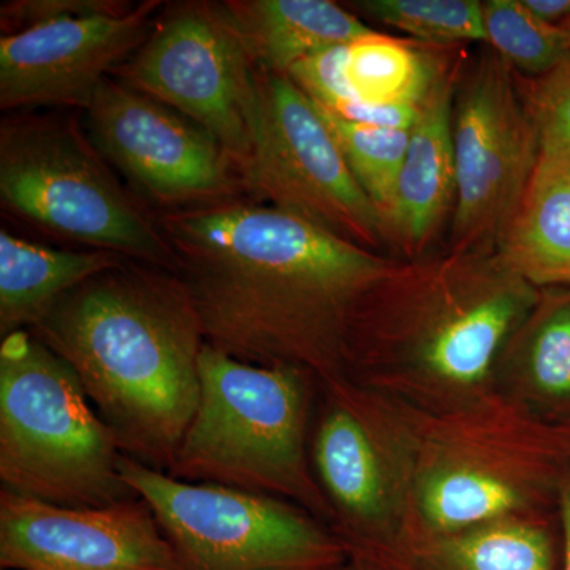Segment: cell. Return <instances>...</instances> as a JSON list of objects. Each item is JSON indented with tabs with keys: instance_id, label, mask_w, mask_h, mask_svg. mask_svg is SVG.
I'll use <instances>...</instances> for the list:
<instances>
[{
	"instance_id": "cell-1",
	"label": "cell",
	"mask_w": 570,
	"mask_h": 570,
	"mask_svg": "<svg viewBox=\"0 0 570 570\" xmlns=\"http://www.w3.org/2000/svg\"><path fill=\"white\" fill-rule=\"evenodd\" d=\"M206 344L258 366L347 379V341L367 292L396 262L276 206L223 200L160 219Z\"/></svg>"
},
{
	"instance_id": "cell-2",
	"label": "cell",
	"mask_w": 570,
	"mask_h": 570,
	"mask_svg": "<svg viewBox=\"0 0 570 570\" xmlns=\"http://www.w3.org/2000/svg\"><path fill=\"white\" fill-rule=\"evenodd\" d=\"M324 392L376 438L395 474L401 531L453 534L508 517L558 513L570 472L564 426L498 390L442 407L347 381Z\"/></svg>"
},
{
	"instance_id": "cell-3",
	"label": "cell",
	"mask_w": 570,
	"mask_h": 570,
	"mask_svg": "<svg viewBox=\"0 0 570 570\" xmlns=\"http://www.w3.org/2000/svg\"><path fill=\"white\" fill-rule=\"evenodd\" d=\"M31 333L73 367L122 455L167 472L200 401L206 344L183 281L124 261L63 296Z\"/></svg>"
},
{
	"instance_id": "cell-4",
	"label": "cell",
	"mask_w": 570,
	"mask_h": 570,
	"mask_svg": "<svg viewBox=\"0 0 570 570\" xmlns=\"http://www.w3.org/2000/svg\"><path fill=\"white\" fill-rule=\"evenodd\" d=\"M540 292L497 250L396 262L356 311L347 382L426 407L487 395Z\"/></svg>"
},
{
	"instance_id": "cell-5",
	"label": "cell",
	"mask_w": 570,
	"mask_h": 570,
	"mask_svg": "<svg viewBox=\"0 0 570 570\" xmlns=\"http://www.w3.org/2000/svg\"><path fill=\"white\" fill-rule=\"evenodd\" d=\"M318 393L306 371L250 365L205 344L200 401L167 474L283 499L332 530L335 512L311 461Z\"/></svg>"
},
{
	"instance_id": "cell-6",
	"label": "cell",
	"mask_w": 570,
	"mask_h": 570,
	"mask_svg": "<svg viewBox=\"0 0 570 570\" xmlns=\"http://www.w3.org/2000/svg\"><path fill=\"white\" fill-rule=\"evenodd\" d=\"M122 452L73 367L31 332L0 344L2 490L63 508H105L137 498Z\"/></svg>"
},
{
	"instance_id": "cell-7",
	"label": "cell",
	"mask_w": 570,
	"mask_h": 570,
	"mask_svg": "<svg viewBox=\"0 0 570 570\" xmlns=\"http://www.w3.org/2000/svg\"><path fill=\"white\" fill-rule=\"evenodd\" d=\"M102 159L70 121L6 119L0 200L51 234L175 273V250L163 227L135 204Z\"/></svg>"
},
{
	"instance_id": "cell-8",
	"label": "cell",
	"mask_w": 570,
	"mask_h": 570,
	"mask_svg": "<svg viewBox=\"0 0 570 570\" xmlns=\"http://www.w3.org/2000/svg\"><path fill=\"white\" fill-rule=\"evenodd\" d=\"M121 474L151 505L176 570H341L347 564L335 532L292 502L183 482L127 456Z\"/></svg>"
},
{
	"instance_id": "cell-9",
	"label": "cell",
	"mask_w": 570,
	"mask_h": 570,
	"mask_svg": "<svg viewBox=\"0 0 570 570\" xmlns=\"http://www.w3.org/2000/svg\"><path fill=\"white\" fill-rule=\"evenodd\" d=\"M250 159L243 183L276 206L376 253L393 243L316 104L287 75L255 67Z\"/></svg>"
},
{
	"instance_id": "cell-10",
	"label": "cell",
	"mask_w": 570,
	"mask_h": 570,
	"mask_svg": "<svg viewBox=\"0 0 570 570\" xmlns=\"http://www.w3.org/2000/svg\"><path fill=\"white\" fill-rule=\"evenodd\" d=\"M115 77L208 130L243 179L253 146L255 66L220 3L168 11Z\"/></svg>"
},
{
	"instance_id": "cell-11",
	"label": "cell",
	"mask_w": 570,
	"mask_h": 570,
	"mask_svg": "<svg viewBox=\"0 0 570 570\" xmlns=\"http://www.w3.org/2000/svg\"><path fill=\"white\" fill-rule=\"evenodd\" d=\"M453 149L450 250L494 253L540 156L527 99L497 52L482 56L456 89Z\"/></svg>"
},
{
	"instance_id": "cell-12",
	"label": "cell",
	"mask_w": 570,
	"mask_h": 570,
	"mask_svg": "<svg viewBox=\"0 0 570 570\" xmlns=\"http://www.w3.org/2000/svg\"><path fill=\"white\" fill-rule=\"evenodd\" d=\"M85 112L97 153L159 204L230 200L245 184L208 130L116 78L102 82Z\"/></svg>"
},
{
	"instance_id": "cell-13",
	"label": "cell",
	"mask_w": 570,
	"mask_h": 570,
	"mask_svg": "<svg viewBox=\"0 0 570 570\" xmlns=\"http://www.w3.org/2000/svg\"><path fill=\"white\" fill-rule=\"evenodd\" d=\"M2 570H176L151 505L63 508L0 490Z\"/></svg>"
},
{
	"instance_id": "cell-14",
	"label": "cell",
	"mask_w": 570,
	"mask_h": 570,
	"mask_svg": "<svg viewBox=\"0 0 570 570\" xmlns=\"http://www.w3.org/2000/svg\"><path fill=\"white\" fill-rule=\"evenodd\" d=\"M157 0L119 14L70 18L0 39V107L88 110L108 73L145 43Z\"/></svg>"
},
{
	"instance_id": "cell-15",
	"label": "cell",
	"mask_w": 570,
	"mask_h": 570,
	"mask_svg": "<svg viewBox=\"0 0 570 570\" xmlns=\"http://www.w3.org/2000/svg\"><path fill=\"white\" fill-rule=\"evenodd\" d=\"M321 401L311 461L335 512L332 531L344 549L392 538L400 528L401 501L389 460L351 409L322 390Z\"/></svg>"
},
{
	"instance_id": "cell-16",
	"label": "cell",
	"mask_w": 570,
	"mask_h": 570,
	"mask_svg": "<svg viewBox=\"0 0 570 570\" xmlns=\"http://www.w3.org/2000/svg\"><path fill=\"white\" fill-rule=\"evenodd\" d=\"M346 551L370 570H562L558 513L508 517L453 534L396 532Z\"/></svg>"
},
{
	"instance_id": "cell-17",
	"label": "cell",
	"mask_w": 570,
	"mask_h": 570,
	"mask_svg": "<svg viewBox=\"0 0 570 570\" xmlns=\"http://www.w3.org/2000/svg\"><path fill=\"white\" fill-rule=\"evenodd\" d=\"M455 92L456 70L445 66L409 134L389 225L393 243L411 261L423 257L450 208L453 212L455 206Z\"/></svg>"
},
{
	"instance_id": "cell-18",
	"label": "cell",
	"mask_w": 570,
	"mask_h": 570,
	"mask_svg": "<svg viewBox=\"0 0 570 570\" xmlns=\"http://www.w3.org/2000/svg\"><path fill=\"white\" fill-rule=\"evenodd\" d=\"M494 389L540 419H570V287L542 288L499 356Z\"/></svg>"
},
{
	"instance_id": "cell-19",
	"label": "cell",
	"mask_w": 570,
	"mask_h": 570,
	"mask_svg": "<svg viewBox=\"0 0 570 570\" xmlns=\"http://www.w3.org/2000/svg\"><path fill=\"white\" fill-rule=\"evenodd\" d=\"M257 69L288 75L317 52L373 32L328 0H232L220 3Z\"/></svg>"
},
{
	"instance_id": "cell-20",
	"label": "cell",
	"mask_w": 570,
	"mask_h": 570,
	"mask_svg": "<svg viewBox=\"0 0 570 570\" xmlns=\"http://www.w3.org/2000/svg\"><path fill=\"white\" fill-rule=\"evenodd\" d=\"M497 253L535 287H570V156H539Z\"/></svg>"
},
{
	"instance_id": "cell-21",
	"label": "cell",
	"mask_w": 570,
	"mask_h": 570,
	"mask_svg": "<svg viewBox=\"0 0 570 570\" xmlns=\"http://www.w3.org/2000/svg\"><path fill=\"white\" fill-rule=\"evenodd\" d=\"M124 261L108 250L51 249L0 232V336L32 332L63 296Z\"/></svg>"
},
{
	"instance_id": "cell-22",
	"label": "cell",
	"mask_w": 570,
	"mask_h": 570,
	"mask_svg": "<svg viewBox=\"0 0 570 570\" xmlns=\"http://www.w3.org/2000/svg\"><path fill=\"white\" fill-rule=\"evenodd\" d=\"M445 66L406 41L374 31L347 45L346 80L358 102L423 105Z\"/></svg>"
},
{
	"instance_id": "cell-23",
	"label": "cell",
	"mask_w": 570,
	"mask_h": 570,
	"mask_svg": "<svg viewBox=\"0 0 570 570\" xmlns=\"http://www.w3.org/2000/svg\"><path fill=\"white\" fill-rule=\"evenodd\" d=\"M482 10L487 41L510 69L538 80L570 58L566 32L534 17L523 0H487Z\"/></svg>"
},
{
	"instance_id": "cell-24",
	"label": "cell",
	"mask_w": 570,
	"mask_h": 570,
	"mask_svg": "<svg viewBox=\"0 0 570 570\" xmlns=\"http://www.w3.org/2000/svg\"><path fill=\"white\" fill-rule=\"evenodd\" d=\"M316 107L346 157L352 175L389 225L411 130L365 126L340 118L317 104Z\"/></svg>"
},
{
	"instance_id": "cell-25",
	"label": "cell",
	"mask_w": 570,
	"mask_h": 570,
	"mask_svg": "<svg viewBox=\"0 0 570 570\" xmlns=\"http://www.w3.org/2000/svg\"><path fill=\"white\" fill-rule=\"evenodd\" d=\"M354 6L374 20L431 43L487 41L478 0H362Z\"/></svg>"
},
{
	"instance_id": "cell-26",
	"label": "cell",
	"mask_w": 570,
	"mask_h": 570,
	"mask_svg": "<svg viewBox=\"0 0 570 570\" xmlns=\"http://www.w3.org/2000/svg\"><path fill=\"white\" fill-rule=\"evenodd\" d=\"M524 99L538 132L540 156H570V58L538 78Z\"/></svg>"
},
{
	"instance_id": "cell-27",
	"label": "cell",
	"mask_w": 570,
	"mask_h": 570,
	"mask_svg": "<svg viewBox=\"0 0 570 570\" xmlns=\"http://www.w3.org/2000/svg\"><path fill=\"white\" fill-rule=\"evenodd\" d=\"M134 7L124 0H10L2 3L0 20L3 32L14 33L70 18L126 13Z\"/></svg>"
},
{
	"instance_id": "cell-28",
	"label": "cell",
	"mask_w": 570,
	"mask_h": 570,
	"mask_svg": "<svg viewBox=\"0 0 570 570\" xmlns=\"http://www.w3.org/2000/svg\"><path fill=\"white\" fill-rule=\"evenodd\" d=\"M523 3L547 24L561 26L570 18V0H523Z\"/></svg>"
},
{
	"instance_id": "cell-29",
	"label": "cell",
	"mask_w": 570,
	"mask_h": 570,
	"mask_svg": "<svg viewBox=\"0 0 570 570\" xmlns=\"http://www.w3.org/2000/svg\"><path fill=\"white\" fill-rule=\"evenodd\" d=\"M558 513L562 535V570H570V472L561 487Z\"/></svg>"
},
{
	"instance_id": "cell-30",
	"label": "cell",
	"mask_w": 570,
	"mask_h": 570,
	"mask_svg": "<svg viewBox=\"0 0 570 570\" xmlns=\"http://www.w3.org/2000/svg\"><path fill=\"white\" fill-rule=\"evenodd\" d=\"M341 570H370L362 564V562L355 560H348L347 564Z\"/></svg>"
},
{
	"instance_id": "cell-31",
	"label": "cell",
	"mask_w": 570,
	"mask_h": 570,
	"mask_svg": "<svg viewBox=\"0 0 570 570\" xmlns=\"http://www.w3.org/2000/svg\"><path fill=\"white\" fill-rule=\"evenodd\" d=\"M560 28L562 29V31L566 32V36H568L569 43H570V18L568 21L564 22V24H561Z\"/></svg>"
},
{
	"instance_id": "cell-32",
	"label": "cell",
	"mask_w": 570,
	"mask_h": 570,
	"mask_svg": "<svg viewBox=\"0 0 570 570\" xmlns=\"http://www.w3.org/2000/svg\"><path fill=\"white\" fill-rule=\"evenodd\" d=\"M562 426H564L566 434H568L569 444H570V419L564 420V422H560Z\"/></svg>"
}]
</instances>
